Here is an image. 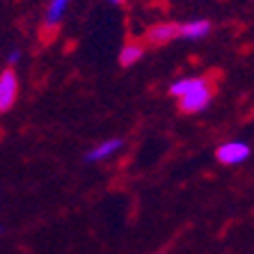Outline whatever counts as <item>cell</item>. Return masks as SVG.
Here are the masks:
<instances>
[{
  "label": "cell",
  "instance_id": "obj_2",
  "mask_svg": "<svg viewBox=\"0 0 254 254\" xmlns=\"http://www.w3.org/2000/svg\"><path fill=\"white\" fill-rule=\"evenodd\" d=\"M16 99H18V76L12 66H7L0 73V113L12 110Z\"/></svg>",
  "mask_w": 254,
  "mask_h": 254
},
{
  "label": "cell",
  "instance_id": "obj_11",
  "mask_svg": "<svg viewBox=\"0 0 254 254\" xmlns=\"http://www.w3.org/2000/svg\"><path fill=\"white\" fill-rule=\"evenodd\" d=\"M113 5H122V2H126V0H110Z\"/></svg>",
  "mask_w": 254,
  "mask_h": 254
},
{
  "label": "cell",
  "instance_id": "obj_4",
  "mask_svg": "<svg viewBox=\"0 0 254 254\" xmlns=\"http://www.w3.org/2000/svg\"><path fill=\"white\" fill-rule=\"evenodd\" d=\"M147 42L154 44V46H163V44H170L172 39H179V23H172V21H163V23H156L147 30Z\"/></svg>",
  "mask_w": 254,
  "mask_h": 254
},
{
  "label": "cell",
  "instance_id": "obj_1",
  "mask_svg": "<svg viewBox=\"0 0 254 254\" xmlns=\"http://www.w3.org/2000/svg\"><path fill=\"white\" fill-rule=\"evenodd\" d=\"M211 99H213V89L206 83V85H201V87L192 89V92H188V94L179 96V108L186 115H195V113L206 110L211 106Z\"/></svg>",
  "mask_w": 254,
  "mask_h": 254
},
{
  "label": "cell",
  "instance_id": "obj_9",
  "mask_svg": "<svg viewBox=\"0 0 254 254\" xmlns=\"http://www.w3.org/2000/svg\"><path fill=\"white\" fill-rule=\"evenodd\" d=\"M201 85H206V78H179L170 85V94H174L179 99V96L188 94V92L201 87Z\"/></svg>",
  "mask_w": 254,
  "mask_h": 254
},
{
  "label": "cell",
  "instance_id": "obj_8",
  "mask_svg": "<svg viewBox=\"0 0 254 254\" xmlns=\"http://www.w3.org/2000/svg\"><path fill=\"white\" fill-rule=\"evenodd\" d=\"M142 55H144V46H142L140 42H128V44H124L122 51H119V64L133 66L142 60Z\"/></svg>",
  "mask_w": 254,
  "mask_h": 254
},
{
  "label": "cell",
  "instance_id": "obj_12",
  "mask_svg": "<svg viewBox=\"0 0 254 254\" xmlns=\"http://www.w3.org/2000/svg\"><path fill=\"white\" fill-rule=\"evenodd\" d=\"M0 234H2V227H0Z\"/></svg>",
  "mask_w": 254,
  "mask_h": 254
},
{
  "label": "cell",
  "instance_id": "obj_7",
  "mask_svg": "<svg viewBox=\"0 0 254 254\" xmlns=\"http://www.w3.org/2000/svg\"><path fill=\"white\" fill-rule=\"evenodd\" d=\"M71 0H51L48 2V9H46V18H44V28L46 30H55L60 23H62V18H64V12L66 7H69Z\"/></svg>",
  "mask_w": 254,
  "mask_h": 254
},
{
  "label": "cell",
  "instance_id": "obj_10",
  "mask_svg": "<svg viewBox=\"0 0 254 254\" xmlns=\"http://www.w3.org/2000/svg\"><path fill=\"white\" fill-rule=\"evenodd\" d=\"M18 60H21V51H16V48H14L12 53L7 55V62H9V66H14L18 62Z\"/></svg>",
  "mask_w": 254,
  "mask_h": 254
},
{
  "label": "cell",
  "instance_id": "obj_3",
  "mask_svg": "<svg viewBox=\"0 0 254 254\" xmlns=\"http://www.w3.org/2000/svg\"><path fill=\"white\" fill-rule=\"evenodd\" d=\"M215 158L222 163V165H241L250 158V144L241 140H231L220 144L218 151H215Z\"/></svg>",
  "mask_w": 254,
  "mask_h": 254
},
{
  "label": "cell",
  "instance_id": "obj_6",
  "mask_svg": "<svg viewBox=\"0 0 254 254\" xmlns=\"http://www.w3.org/2000/svg\"><path fill=\"white\" fill-rule=\"evenodd\" d=\"M208 35H211V21H206V18H192L188 23L179 25V37H181V39H192V42H197V39H204V37H208Z\"/></svg>",
  "mask_w": 254,
  "mask_h": 254
},
{
  "label": "cell",
  "instance_id": "obj_5",
  "mask_svg": "<svg viewBox=\"0 0 254 254\" xmlns=\"http://www.w3.org/2000/svg\"><path fill=\"white\" fill-rule=\"evenodd\" d=\"M122 147H124V140H122V137H110V140L101 142V144L89 149L87 154H85V160H87V163H103V160L113 158Z\"/></svg>",
  "mask_w": 254,
  "mask_h": 254
}]
</instances>
